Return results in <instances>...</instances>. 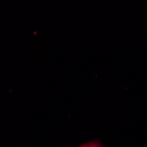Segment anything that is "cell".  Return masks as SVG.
Instances as JSON below:
<instances>
[{
	"label": "cell",
	"mask_w": 147,
	"mask_h": 147,
	"mask_svg": "<svg viewBox=\"0 0 147 147\" xmlns=\"http://www.w3.org/2000/svg\"><path fill=\"white\" fill-rule=\"evenodd\" d=\"M79 147H103V146L99 142H89L87 144H82Z\"/></svg>",
	"instance_id": "6da1fadb"
}]
</instances>
